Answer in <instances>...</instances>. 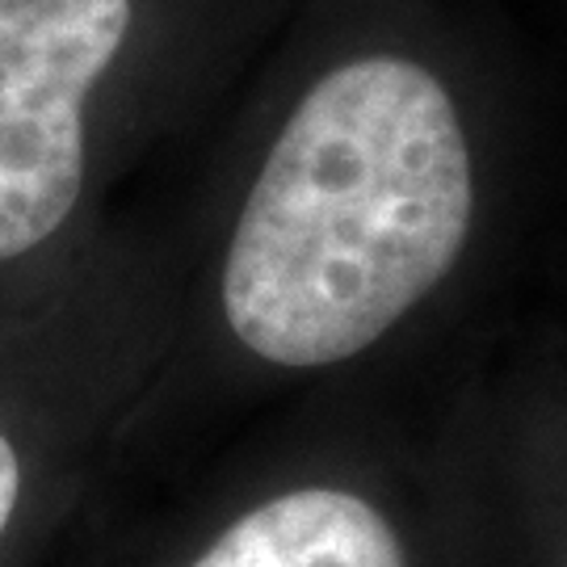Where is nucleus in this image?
Returning a JSON list of instances; mask_svg holds the SVG:
<instances>
[{
    "mask_svg": "<svg viewBox=\"0 0 567 567\" xmlns=\"http://www.w3.org/2000/svg\"><path fill=\"white\" fill-rule=\"evenodd\" d=\"M458 110L421 63L328 72L286 122L231 236L224 311L274 365H332L395 328L471 231Z\"/></svg>",
    "mask_w": 567,
    "mask_h": 567,
    "instance_id": "obj_1",
    "label": "nucleus"
},
{
    "mask_svg": "<svg viewBox=\"0 0 567 567\" xmlns=\"http://www.w3.org/2000/svg\"><path fill=\"white\" fill-rule=\"evenodd\" d=\"M131 25V0H0V261L72 215L84 97Z\"/></svg>",
    "mask_w": 567,
    "mask_h": 567,
    "instance_id": "obj_2",
    "label": "nucleus"
},
{
    "mask_svg": "<svg viewBox=\"0 0 567 567\" xmlns=\"http://www.w3.org/2000/svg\"><path fill=\"white\" fill-rule=\"evenodd\" d=\"M194 567H404V550L365 501L303 487L244 513Z\"/></svg>",
    "mask_w": 567,
    "mask_h": 567,
    "instance_id": "obj_3",
    "label": "nucleus"
},
{
    "mask_svg": "<svg viewBox=\"0 0 567 567\" xmlns=\"http://www.w3.org/2000/svg\"><path fill=\"white\" fill-rule=\"evenodd\" d=\"M18 487H21V471H18V454L13 446L0 437V534L13 517V505H18Z\"/></svg>",
    "mask_w": 567,
    "mask_h": 567,
    "instance_id": "obj_4",
    "label": "nucleus"
}]
</instances>
